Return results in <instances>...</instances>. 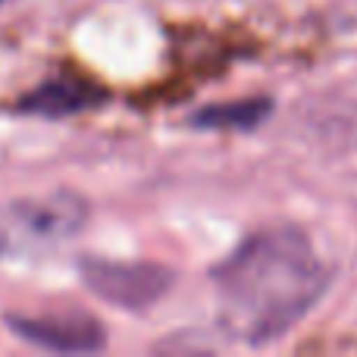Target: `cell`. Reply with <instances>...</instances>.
<instances>
[{"mask_svg": "<svg viewBox=\"0 0 357 357\" xmlns=\"http://www.w3.org/2000/svg\"><path fill=\"white\" fill-rule=\"evenodd\" d=\"M326 289V264L295 226L260 229L213 266L216 320L245 345L276 342L314 310Z\"/></svg>", "mask_w": 357, "mask_h": 357, "instance_id": "obj_1", "label": "cell"}, {"mask_svg": "<svg viewBox=\"0 0 357 357\" xmlns=\"http://www.w3.org/2000/svg\"><path fill=\"white\" fill-rule=\"evenodd\" d=\"M82 279L98 298L126 310H144L157 304L173 285V270L163 264H144V260H107L85 257L79 264Z\"/></svg>", "mask_w": 357, "mask_h": 357, "instance_id": "obj_3", "label": "cell"}, {"mask_svg": "<svg viewBox=\"0 0 357 357\" xmlns=\"http://www.w3.org/2000/svg\"><path fill=\"white\" fill-rule=\"evenodd\" d=\"M273 110L270 98H248V100H235V104H213L207 110L195 113L191 123L197 129H235V132H248L254 126H260Z\"/></svg>", "mask_w": 357, "mask_h": 357, "instance_id": "obj_6", "label": "cell"}, {"mask_svg": "<svg viewBox=\"0 0 357 357\" xmlns=\"http://www.w3.org/2000/svg\"><path fill=\"white\" fill-rule=\"evenodd\" d=\"M88 216H91V204L69 188L13 197L0 204V260L54 251L82 232Z\"/></svg>", "mask_w": 357, "mask_h": 357, "instance_id": "obj_2", "label": "cell"}, {"mask_svg": "<svg viewBox=\"0 0 357 357\" xmlns=\"http://www.w3.org/2000/svg\"><path fill=\"white\" fill-rule=\"evenodd\" d=\"M10 329L29 345L60 354H88L107 345L104 323L85 310H56V314H10Z\"/></svg>", "mask_w": 357, "mask_h": 357, "instance_id": "obj_4", "label": "cell"}, {"mask_svg": "<svg viewBox=\"0 0 357 357\" xmlns=\"http://www.w3.org/2000/svg\"><path fill=\"white\" fill-rule=\"evenodd\" d=\"M107 91L100 85L88 79H47L38 88H31L25 98H19V110L31 113V116H47V119H60V116H73V113L91 110V107L104 104Z\"/></svg>", "mask_w": 357, "mask_h": 357, "instance_id": "obj_5", "label": "cell"}]
</instances>
